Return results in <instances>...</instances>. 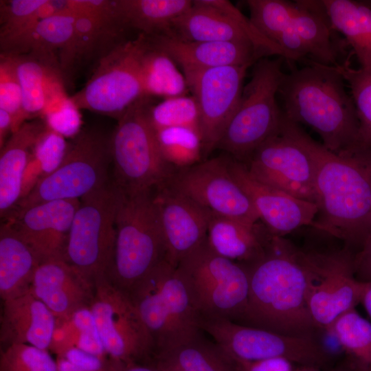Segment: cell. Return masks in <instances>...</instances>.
<instances>
[{
  "instance_id": "cell-9",
  "label": "cell",
  "mask_w": 371,
  "mask_h": 371,
  "mask_svg": "<svg viewBox=\"0 0 371 371\" xmlns=\"http://www.w3.org/2000/svg\"><path fill=\"white\" fill-rule=\"evenodd\" d=\"M177 267L201 317L239 321L249 295L243 265L216 254L205 240Z\"/></svg>"
},
{
  "instance_id": "cell-16",
  "label": "cell",
  "mask_w": 371,
  "mask_h": 371,
  "mask_svg": "<svg viewBox=\"0 0 371 371\" xmlns=\"http://www.w3.org/2000/svg\"><path fill=\"white\" fill-rule=\"evenodd\" d=\"M251 65L224 66L183 71L199 112L203 159L217 144L233 115Z\"/></svg>"
},
{
  "instance_id": "cell-27",
  "label": "cell",
  "mask_w": 371,
  "mask_h": 371,
  "mask_svg": "<svg viewBox=\"0 0 371 371\" xmlns=\"http://www.w3.org/2000/svg\"><path fill=\"white\" fill-rule=\"evenodd\" d=\"M293 3L291 18L280 34L294 31L306 44L313 60L329 66L341 65L339 57L342 45L322 0H300Z\"/></svg>"
},
{
  "instance_id": "cell-28",
  "label": "cell",
  "mask_w": 371,
  "mask_h": 371,
  "mask_svg": "<svg viewBox=\"0 0 371 371\" xmlns=\"http://www.w3.org/2000/svg\"><path fill=\"white\" fill-rule=\"evenodd\" d=\"M14 55L26 120L42 116L50 106L69 97L64 77L57 69L30 54Z\"/></svg>"
},
{
  "instance_id": "cell-39",
  "label": "cell",
  "mask_w": 371,
  "mask_h": 371,
  "mask_svg": "<svg viewBox=\"0 0 371 371\" xmlns=\"http://www.w3.org/2000/svg\"><path fill=\"white\" fill-rule=\"evenodd\" d=\"M149 118L155 129L183 126L199 132V112L195 98L186 95L166 98L149 109Z\"/></svg>"
},
{
  "instance_id": "cell-45",
  "label": "cell",
  "mask_w": 371,
  "mask_h": 371,
  "mask_svg": "<svg viewBox=\"0 0 371 371\" xmlns=\"http://www.w3.org/2000/svg\"><path fill=\"white\" fill-rule=\"evenodd\" d=\"M78 333L71 319L60 320L56 319L49 348L57 356L76 346Z\"/></svg>"
},
{
  "instance_id": "cell-37",
  "label": "cell",
  "mask_w": 371,
  "mask_h": 371,
  "mask_svg": "<svg viewBox=\"0 0 371 371\" xmlns=\"http://www.w3.org/2000/svg\"><path fill=\"white\" fill-rule=\"evenodd\" d=\"M157 142L164 160L175 169L202 161L203 147L199 132L183 126L156 131Z\"/></svg>"
},
{
  "instance_id": "cell-24",
  "label": "cell",
  "mask_w": 371,
  "mask_h": 371,
  "mask_svg": "<svg viewBox=\"0 0 371 371\" xmlns=\"http://www.w3.org/2000/svg\"><path fill=\"white\" fill-rule=\"evenodd\" d=\"M76 15H56L39 21L9 54H32L57 69L64 77L76 66Z\"/></svg>"
},
{
  "instance_id": "cell-53",
  "label": "cell",
  "mask_w": 371,
  "mask_h": 371,
  "mask_svg": "<svg viewBox=\"0 0 371 371\" xmlns=\"http://www.w3.org/2000/svg\"><path fill=\"white\" fill-rule=\"evenodd\" d=\"M366 3H367L370 6H371V1H366Z\"/></svg>"
},
{
  "instance_id": "cell-43",
  "label": "cell",
  "mask_w": 371,
  "mask_h": 371,
  "mask_svg": "<svg viewBox=\"0 0 371 371\" xmlns=\"http://www.w3.org/2000/svg\"><path fill=\"white\" fill-rule=\"evenodd\" d=\"M79 110L69 96L50 106L42 117L51 130L62 136H69L78 133L81 122Z\"/></svg>"
},
{
  "instance_id": "cell-51",
  "label": "cell",
  "mask_w": 371,
  "mask_h": 371,
  "mask_svg": "<svg viewBox=\"0 0 371 371\" xmlns=\"http://www.w3.org/2000/svg\"><path fill=\"white\" fill-rule=\"evenodd\" d=\"M293 371H319V369L313 368V367H306L301 366L300 368L294 369ZM331 371H361L352 363L347 361V362L341 366V367L332 370Z\"/></svg>"
},
{
  "instance_id": "cell-26",
  "label": "cell",
  "mask_w": 371,
  "mask_h": 371,
  "mask_svg": "<svg viewBox=\"0 0 371 371\" xmlns=\"http://www.w3.org/2000/svg\"><path fill=\"white\" fill-rule=\"evenodd\" d=\"M56 318L30 291L3 301L1 341L27 344L47 350Z\"/></svg>"
},
{
  "instance_id": "cell-11",
  "label": "cell",
  "mask_w": 371,
  "mask_h": 371,
  "mask_svg": "<svg viewBox=\"0 0 371 371\" xmlns=\"http://www.w3.org/2000/svg\"><path fill=\"white\" fill-rule=\"evenodd\" d=\"M117 203L111 181L80 199L71 225L64 258L93 280L107 275L112 262Z\"/></svg>"
},
{
  "instance_id": "cell-50",
  "label": "cell",
  "mask_w": 371,
  "mask_h": 371,
  "mask_svg": "<svg viewBox=\"0 0 371 371\" xmlns=\"http://www.w3.org/2000/svg\"><path fill=\"white\" fill-rule=\"evenodd\" d=\"M361 303L363 304L367 313L371 319V281L365 282V286Z\"/></svg>"
},
{
  "instance_id": "cell-14",
  "label": "cell",
  "mask_w": 371,
  "mask_h": 371,
  "mask_svg": "<svg viewBox=\"0 0 371 371\" xmlns=\"http://www.w3.org/2000/svg\"><path fill=\"white\" fill-rule=\"evenodd\" d=\"M227 156L175 169L166 182L206 211L254 224L258 212L228 168Z\"/></svg>"
},
{
  "instance_id": "cell-46",
  "label": "cell",
  "mask_w": 371,
  "mask_h": 371,
  "mask_svg": "<svg viewBox=\"0 0 371 371\" xmlns=\"http://www.w3.org/2000/svg\"><path fill=\"white\" fill-rule=\"evenodd\" d=\"M225 357L231 371H293L294 370L293 363L283 358L243 361L231 359L227 356Z\"/></svg>"
},
{
  "instance_id": "cell-36",
  "label": "cell",
  "mask_w": 371,
  "mask_h": 371,
  "mask_svg": "<svg viewBox=\"0 0 371 371\" xmlns=\"http://www.w3.org/2000/svg\"><path fill=\"white\" fill-rule=\"evenodd\" d=\"M46 0H10L0 3L1 53L8 54L41 21L38 10Z\"/></svg>"
},
{
  "instance_id": "cell-19",
  "label": "cell",
  "mask_w": 371,
  "mask_h": 371,
  "mask_svg": "<svg viewBox=\"0 0 371 371\" xmlns=\"http://www.w3.org/2000/svg\"><path fill=\"white\" fill-rule=\"evenodd\" d=\"M229 172L254 204L270 233L282 237L303 226L314 227L318 208L315 203L296 198L255 179L240 161L228 155Z\"/></svg>"
},
{
  "instance_id": "cell-1",
  "label": "cell",
  "mask_w": 371,
  "mask_h": 371,
  "mask_svg": "<svg viewBox=\"0 0 371 371\" xmlns=\"http://www.w3.org/2000/svg\"><path fill=\"white\" fill-rule=\"evenodd\" d=\"M284 119L315 164L318 212L313 227L359 251L368 238L371 221V148L360 146L337 154Z\"/></svg>"
},
{
  "instance_id": "cell-25",
  "label": "cell",
  "mask_w": 371,
  "mask_h": 371,
  "mask_svg": "<svg viewBox=\"0 0 371 371\" xmlns=\"http://www.w3.org/2000/svg\"><path fill=\"white\" fill-rule=\"evenodd\" d=\"M273 236L262 223L249 224L209 212L207 243L216 254L234 262L248 265L258 261Z\"/></svg>"
},
{
  "instance_id": "cell-7",
  "label": "cell",
  "mask_w": 371,
  "mask_h": 371,
  "mask_svg": "<svg viewBox=\"0 0 371 371\" xmlns=\"http://www.w3.org/2000/svg\"><path fill=\"white\" fill-rule=\"evenodd\" d=\"M251 74L216 146L243 164L279 131L283 117L277 101L284 74L282 58L260 59L254 64Z\"/></svg>"
},
{
  "instance_id": "cell-23",
  "label": "cell",
  "mask_w": 371,
  "mask_h": 371,
  "mask_svg": "<svg viewBox=\"0 0 371 371\" xmlns=\"http://www.w3.org/2000/svg\"><path fill=\"white\" fill-rule=\"evenodd\" d=\"M45 123L25 122L9 137L1 148L0 214L9 220L22 198L23 181L35 148L47 130Z\"/></svg>"
},
{
  "instance_id": "cell-17",
  "label": "cell",
  "mask_w": 371,
  "mask_h": 371,
  "mask_svg": "<svg viewBox=\"0 0 371 371\" xmlns=\"http://www.w3.org/2000/svg\"><path fill=\"white\" fill-rule=\"evenodd\" d=\"M315 272L308 311L315 328L328 331L341 315L361 302L365 282L357 279L349 249L332 253L309 252Z\"/></svg>"
},
{
  "instance_id": "cell-38",
  "label": "cell",
  "mask_w": 371,
  "mask_h": 371,
  "mask_svg": "<svg viewBox=\"0 0 371 371\" xmlns=\"http://www.w3.org/2000/svg\"><path fill=\"white\" fill-rule=\"evenodd\" d=\"M336 67L350 89L359 122L360 142L371 148V67L353 69L348 60Z\"/></svg>"
},
{
  "instance_id": "cell-4",
  "label": "cell",
  "mask_w": 371,
  "mask_h": 371,
  "mask_svg": "<svg viewBox=\"0 0 371 371\" xmlns=\"http://www.w3.org/2000/svg\"><path fill=\"white\" fill-rule=\"evenodd\" d=\"M153 190L125 193L117 188L115 240L107 276L127 293L167 259Z\"/></svg>"
},
{
  "instance_id": "cell-48",
  "label": "cell",
  "mask_w": 371,
  "mask_h": 371,
  "mask_svg": "<svg viewBox=\"0 0 371 371\" xmlns=\"http://www.w3.org/2000/svg\"><path fill=\"white\" fill-rule=\"evenodd\" d=\"M104 371H159L155 364L137 361L120 362L110 360Z\"/></svg>"
},
{
  "instance_id": "cell-35",
  "label": "cell",
  "mask_w": 371,
  "mask_h": 371,
  "mask_svg": "<svg viewBox=\"0 0 371 371\" xmlns=\"http://www.w3.org/2000/svg\"><path fill=\"white\" fill-rule=\"evenodd\" d=\"M361 371H371V322L353 308L339 316L328 331Z\"/></svg>"
},
{
  "instance_id": "cell-18",
  "label": "cell",
  "mask_w": 371,
  "mask_h": 371,
  "mask_svg": "<svg viewBox=\"0 0 371 371\" xmlns=\"http://www.w3.org/2000/svg\"><path fill=\"white\" fill-rule=\"evenodd\" d=\"M167 250V260L174 266L207 238L209 212L167 182L153 190Z\"/></svg>"
},
{
  "instance_id": "cell-32",
  "label": "cell",
  "mask_w": 371,
  "mask_h": 371,
  "mask_svg": "<svg viewBox=\"0 0 371 371\" xmlns=\"http://www.w3.org/2000/svg\"><path fill=\"white\" fill-rule=\"evenodd\" d=\"M143 36L141 73L144 95L166 99L186 95L187 82L176 63Z\"/></svg>"
},
{
  "instance_id": "cell-34",
  "label": "cell",
  "mask_w": 371,
  "mask_h": 371,
  "mask_svg": "<svg viewBox=\"0 0 371 371\" xmlns=\"http://www.w3.org/2000/svg\"><path fill=\"white\" fill-rule=\"evenodd\" d=\"M124 29L115 14H76L74 47L76 65L99 54L100 49H106V45L114 48L120 44L114 41Z\"/></svg>"
},
{
  "instance_id": "cell-42",
  "label": "cell",
  "mask_w": 371,
  "mask_h": 371,
  "mask_svg": "<svg viewBox=\"0 0 371 371\" xmlns=\"http://www.w3.org/2000/svg\"><path fill=\"white\" fill-rule=\"evenodd\" d=\"M71 319L78 333L76 346L104 361L107 355L89 306L77 310Z\"/></svg>"
},
{
  "instance_id": "cell-49",
  "label": "cell",
  "mask_w": 371,
  "mask_h": 371,
  "mask_svg": "<svg viewBox=\"0 0 371 371\" xmlns=\"http://www.w3.org/2000/svg\"><path fill=\"white\" fill-rule=\"evenodd\" d=\"M13 121L9 113L0 109V147L6 142V137L10 132L12 133Z\"/></svg>"
},
{
  "instance_id": "cell-22",
  "label": "cell",
  "mask_w": 371,
  "mask_h": 371,
  "mask_svg": "<svg viewBox=\"0 0 371 371\" xmlns=\"http://www.w3.org/2000/svg\"><path fill=\"white\" fill-rule=\"evenodd\" d=\"M146 36L154 47L178 63L182 71L251 65L260 59L267 58L248 42H195L164 35Z\"/></svg>"
},
{
  "instance_id": "cell-33",
  "label": "cell",
  "mask_w": 371,
  "mask_h": 371,
  "mask_svg": "<svg viewBox=\"0 0 371 371\" xmlns=\"http://www.w3.org/2000/svg\"><path fill=\"white\" fill-rule=\"evenodd\" d=\"M153 357L159 371H231L223 352L201 334Z\"/></svg>"
},
{
  "instance_id": "cell-5",
  "label": "cell",
  "mask_w": 371,
  "mask_h": 371,
  "mask_svg": "<svg viewBox=\"0 0 371 371\" xmlns=\"http://www.w3.org/2000/svg\"><path fill=\"white\" fill-rule=\"evenodd\" d=\"M128 293L151 336L153 357L201 334L200 314L177 267L167 259Z\"/></svg>"
},
{
  "instance_id": "cell-21",
  "label": "cell",
  "mask_w": 371,
  "mask_h": 371,
  "mask_svg": "<svg viewBox=\"0 0 371 371\" xmlns=\"http://www.w3.org/2000/svg\"><path fill=\"white\" fill-rule=\"evenodd\" d=\"M30 292L57 319L65 320L79 308L89 306L94 293V280L64 258H49L40 262Z\"/></svg>"
},
{
  "instance_id": "cell-30",
  "label": "cell",
  "mask_w": 371,
  "mask_h": 371,
  "mask_svg": "<svg viewBox=\"0 0 371 371\" xmlns=\"http://www.w3.org/2000/svg\"><path fill=\"white\" fill-rule=\"evenodd\" d=\"M117 18L125 28L146 36L166 35L174 19L192 5L190 0H114Z\"/></svg>"
},
{
  "instance_id": "cell-13",
  "label": "cell",
  "mask_w": 371,
  "mask_h": 371,
  "mask_svg": "<svg viewBox=\"0 0 371 371\" xmlns=\"http://www.w3.org/2000/svg\"><path fill=\"white\" fill-rule=\"evenodd\" d=\"M89 308L111 361L140 362L154 355L151 336L128 293L106 275L95 278Z\"/></svg>"
},
{
  "instance_id": "cell-29",
  "label": "cell",
  "mask_w": 371,
  "mask_h": 371,
  "mask_svg": "<svg viewBox=\"0 0 371 371\" xmlns=\"http://www.w3.org/2000/svg\"><path fill=\"white\" fill-rule=\"evenodd\" d=\"M41 259L9 223L0 229V295L3 301L30 291Z\"/></svg>"
},
{
  "instance_id": "cell-41",
  "label": "cell",
  "mask_w": 371,
  "mask_h": 371,
  "mask_svg": "<svg viewBox=\"0 0 371 371\" xmlns=\"http://www.w3.org/2000/svg\"><path fill=\"white\" fill-rule=\"evenodd\" d=\"M0 371H57V366L47 350L13 343L1 352Z\"/></svg>"
},
{
  "instance_id": "cell-2",
  "label": "cell",
  "mask_w": 371,
  "mask_h": 371,
  "mask_svg": "<svg viewBox=\"0 0 371 371\" xmlns=\"http://www.w3.org/2000/svg\"><path fill=\"white\" fill-rule=\"evenodd\" d=\"M247 307L237 323L292 336H313L308 299L315 272L309 253L274 236L265 255L244 265Z\"/></svg>"
},
{
  "instance_id": "cell-44",
  "label": "cell",
  "mask_w": 371,
  "mask_h": 371,
  "mask_svg": "<svg viewBox=\"0 0 371 371\" xmlns=\"http://www.w3.org/2000/svg\"><path fill=\"white\" fill-rule=\"evenodd\" d=\"M57 371H104V361L76 346L57 356Z\"/></svg>"
},
{
  "instance_id": "cell-15",
  "label": "cell",
  "mask_w": 371,
  "mask_h": 371,
  "mask_svg": "<svg viewBox=\"0 0 371 371\" xmlns=\"http://www.w3.org/2000/svg\"><path fill=\"white\" fill-rule=\"evenodd\" d=\"M243 164L259 181L315 203L314 162L289 130L284 114L279 131L257 148Z\"/></svg>"
},
{
  "instance_id": "cell-52",
  "label": "cell",
  "mask_w": 371,
  "mask_h": 371,
  "mask_svg": "<svg viewBox=\"0 0 371 371\" xmlns=\"http://www.w3.org/2000/svg\"><path fill=\"white\" fill-rule=\"evenodd\" d=\"M371 237V221H370V227H369V236H368V238Z\"/></svg>"
},
{
  "instance_id": "cell-3",
  "label": "cell",
  "mask_w": 371,
  "mask_h": 371,
  "mask_svg": "<svg viewBox=\"0 0 371 371\" xmlns=\"http://www.w3.org/2000/svg\"><path fill=\"white\" fill-rule=\"evenodd\" d=\"M308 61L307 66L284 74L278 90L284 115L310 126L333 153L363 146L356 108L343 76L335 66Z\"/></svg>"
},
{
  "instance_id": "cell-12",
  "label": "cell",
  "mask_w": 371,
  "mask_h": 371,
  "mask_svg": "<svg viewBox=\"0 0 371 371\" xmlns=\"http://www.w3.org/2000/svg\"><path fill=\"white\" fill-rule=\"evenodd\" d=\"M144 36L123 41L99 59L92 76L70 96L79 109L117 118L145 96L141 73Z\"/></svg>"
},
{
  "instance_id": "cell-8",
  "label": "cell",
  "mask_w": 371,
  "mask_h": 371,
  "mask_svg": "<svg viewBox=\"0 0 371 371\" xmlns=\"http://www.w3.org/2000/svg\"><path fill=\"white\" fill-rule=\"evenodd\" d=\"M111 137L95 129L80 131L58 165L39 179L19 202L18 212L51 201L80 199L110 182Z\"/></svg>"
},
{
  "instance_id": "cell-40",
  "label": "cell",
  "mask_w": 371,
  "mask_h": 371,
  "mask_svg": "<svg viewBox=\"0 0 371 371\" xmlns=\"http://www.w3.org/2000/svg\"><path fill=\"white\" fill-rule=\"evenodd\" d=\"M0 109L10 114L12 133L25 122L23 92L14 54L1 53L0 55Z\"/></svg>"
},
{
  "instance_id": "cell-10",
  "label": "cell",
  "mask_w": 371,
  "mask_h": 371,
  "mask_svg": "<svg viewBox=\"0 0 371 371\" xmlns=\"http://www.w3.org/2000/svg\"><path fill=\"white\" fill-rule=\"evenodd\" d=\"M200 328L229 358L256 361L283 358L301 366L321 368L331 355L313 336H292L222 317H201Z\"/></svg>"
},
{
  "instance_id": "cell-47",
  "label": "cell",
  "mask_w": 371,
  "mask_h": 371,
  "mask_svg": "<svg viewBox=\"0 0 371 371\" xmlns=\"http://www.w3.org/2000/svg\"><path fill=\"white\" fill-rule=\"evenodd\" d=\"M353 266L355 277L363 282L371 281V237L354 254Z\"/></svg>"
},
{
  "instance_id": "cell-20",
  "label": "cell",
  "mask_w": 371,
  "mask_h": 371,
  "mask_svg": "<svg viewBox=\"0 0 371 371\" xmlns=\"http://www.w3.org/2000/svg\"><path fill=\"white\" fill-rule=\"evenodd\" d=\"M79 204L80 199L44 202L16 212L6 221L30 245L41 261L64 258Z\"/></svg>"
},
{
  "instance_id": "cell-6",
  "label": "cell",
  "mask_w": 371,
  "mask_h": 371,
  "mask_svg": "<svg viewBox=\"0 0 371 371\" xmlns=\"http://www.w3.org/2000/svg\"><path fill=\"white\" fill-rule=\"evenodd\" d=\"M150 106L148 96L135 102L117 120L111 136L112 183L125 193L153 190L175 170L161 155L149 118Z\"/></svg>"
},
{
  "instance_id": "cell-31",
  "label": "cell",
  "mask_w": 371,
  "mask_h": 371,
  "mask_svg": "<svg viewBox=\"0 0 371 371\" xmlns=\"http://www.w3.org/2000/svg\"><path fill=\"white\" fill-rule=\"evenodd\" d=\"M333 27L352 47L361 69L371 67V6L366 1L322 0Z\"/></svg>"
}]
</instances>
